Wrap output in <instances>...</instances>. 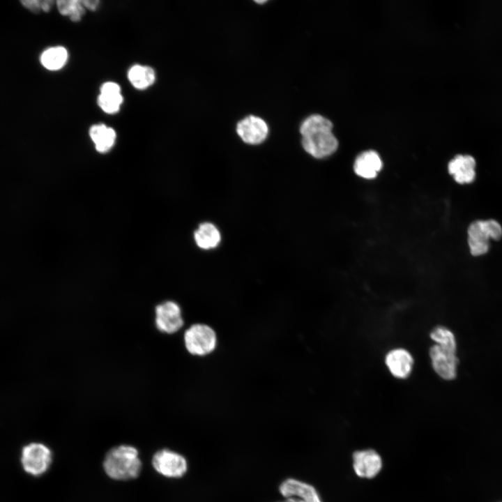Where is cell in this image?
Instances as JSON below:
<instances>
[{
	"mask_svg": "<svg viewBox=\"0 0 502 502\" xmlns=\"http://www.w3.org/2000/svg\"><path fill=\"white\" fill-rule=\"evenodd\" d=\"M277 502H285V501L283 500V501H277Z\"/></svg>",
	"mask_w": 502,
	"mask_h": 502,
	"instance_id": "484cf974",
	"label": "cell"
},
{
	"mask_svg": "<svg viewBox=\"0 0 502 502\" xmlns=\"http://www.w3.org/2000/svg\"><path fill=\"white\" fill-rule=\"evenodd\" d=\"M494 502H502V499H499V500L495 501H494Z\"/></svg>",
	"mask_w": 502,
	"mask_h": 502,
	"instance_id": "d4e9b609",
	"label": "cell"
},
{
	"mask_svg": "<svg viewBox=\"0 0 502 502\" xmlns=\"http://www.w3.org/2000/svg\"><path fill=\"white\" fill-rule=\"evenodd\" d=\"M385 363L392 375L402 379H406L410 375L413 359L407 350L397 348L386 354Z\"/></svg>",
	"mask_w": 502,
	"mask_h": 502,
	"instance_id": "8fae6325",
	"label": "cell"
},
{
	"mask_svg": "<svg viewBox=\"0 0 502 502\" xmlns=\"http://www.w3.org/2000/svg\"><path fill=\"white\" fill-rule=\"evenodd\" d=\"M279 492L285 502H323L313 485L294 478L282 481Z\"/></svg>",
	"mask_w": 502,
	"mask_h": 502,
	"instance_id": "52a82bcc",
	"label": "cell"
},
{
	"mask_svg": "<svg viewBox=\"0 0 502 502\" xmlns=\"http://www.w3.org/2000/svg\"><path fill=\"white\" fill-rule=\"evenodd\" d=\"M151 464L158 473L169 478H180L188 469L186 458L181 453L168 448L157 450L152 457Z\"/></svg>",
	"mask_w": 502,
	"mask_h": 502,
	"instance_id": "5b68a950",
	"label": "cell"
},
{
	"mask_svg": "<svg viewBox=\"0 0 502 502\" xmlns=\"http://www.w3.org/2000/svg\"><path fill=\"white\" fill-rule=\"evenodd\" d=\"M106 475L115 480H130L139 476L142 468L139 452L135 446L121 444L110 448L104 457Z\"/></svg>",
	"mask_w": 502,
	"mask_h": 502,
	"instance_id": "7a4b0ae2",
	"label": "cell"
},
{
	"mask_svg": "<svg viewBox=\"0 0 502 502\" xmlns=\"http://www.w3.org/2000/svg\"><path fill=\"white\" fill-rule=\"evenodd\" d=\"M236 132L245 143L257 145L266 139L268 127L261 118L250 115L237 123Z\"/></svg>",
	"mask_w": 502,
	"mask_h": 502,
	"instance_id": "9c48e42d",
	"label": "cell"
},
{
	"mask_svg": "<svg viewBox=\"0 0 502 502\" xmlns=\"http://www.w3.org/2000/svg\"><path fill=\"white\" fill-rule=\"evenodd\" d=\"M184 344L188 352L203 356L211 353L216 347L217 336L214 330L206 324H195L184 333Z\"/></svg>",
	"mask_w": 502,
	"mask_h": 502,
	"instance_id": "3957f363",
	"label": "cell"
},
{
	"mask_svg": "<svg viewBox=\"0 0 502 502\" xmlns=\"http://www.w3.org/2000/svg\"><path fill=\"white\" fill-rule=\"evenodd\" d=\"M120 91L119 86L114 82H108L101 86L98 103L105 112L114 114L119 110L123 102Z\"/></svg>",
	"mask_w": 502,
	"mask_h": 502,
	"instance_id": "5bb4252c",
	"label": "cell"
},
{
	"mask_svg": "<svg viewBox=\"0 0 502 502\" xmlns=\"http://www.w3.org/2000/svg\"><path fill=\"white\" fill-rule=\"evenodd\" d=\"M68 59L66 48L57 46L45 50L40 56L42 65L50 70H57L63 67Z\"/></svg>",
	"mask_w": 502,
	"mask_h": 502,
	"instance_id": "ac0fdd59",
	"label": "cell"
},
{
	"mask_svg": "<svg viewBox=\"0 0 502 502\" xmlns=\"http://www.w3.org/2000/svg\"><path fill=\"white\" fill-rule=\"evenodd\" d=\"M59 13L63 15L69 16L73 22H78L85 13V8L82 1L59 0L56 1Z\"/></svg>",
	"mask_w": 502,
	"mask_h": 502,
	"instance_id": "d6986e66",
	"label": "cell"
},
{
	"mask_svg": "<svg viewBox=\"0 0 502 502\" xmlns=\"http://www.w3.org/2000/svg\"><path fill=\"white\" fill-rule=\"evenodd\" d=\"M489 237L494 240H499L502 236V227L494 220H485Z\"/></svg>",
	"mask_w": 502,
	"mask_h": 502,
	"instance_id": "44dd1931",
	"label": "cell"
},
{
	"mask_svg": "<svg viewBox=\"0 0 502 502\" xmlns=\"http://www.w3.org/2000/svg\"><path fill=\"white\" fill-rule=\"evenodd\" d=\"M82 3L84 8L90 10H96L100 3L98 0H82Z\"/></svg>",
	"mask_w": 502,
	"mask_h": 502,
	"instance_id": "603a6c76",
	"label": "cell"
},
{
	"mask_svg": "<svg viewBox=\"0 0 502 502\" xmlns=\"http://www.w3.org/2000/svg\"><path fill=\"white\" fill-rule=\"evenodd\" d=\"M128 77L132 85L137 89H144L153 84L155 72L149 66L135 65L128 71Z\"/></svg>",
	"mask_w": 502,
	"mask_h": 502,
	"instance_id": "e0dca14e",
	"label": "cell"
},
{
	"mask_svg": "<svg viewBox=\"0 0 502 502\" xmlns=\"http://www.w3.org/2000/svg\"><path fill=\"white\" fill-rule=\"evenodd\" d=\"M89 135L100 153H105L114 146L116 132L104 124L93 125L89 130Z\"/></svg>",
	"mask_w": 502,
	"mask_h": 502,
	"instance_id": "2e32d148",
	"label": "cell"
},
{
	"mask_svg": "<svg viewBox=\"0 0 502 502\" xmlns=\"http://www.w3.org/2000/svg\"><path fill=\"white\" fill-rule=\"evenodd\" d=\"M155 325L162 333L172 335L183 326L180 305L175 301H166L155 307Z\"/></svg>",
	"mask_w": 502,
	"mask_h": 502,
	"instance_id": "8992f818",
	"label": "cell"
},
{
	"mask_svg": "<svg viewBox=\"0 0 502 502\" xmlns=\"http://www.w3.org/2000/svg\"><path fill=\"white\" fill-rule=\"evenodd\" d=\"M353 468L356 474L362 478H374L382 469L379 454L372 449L355 451L352 455Z\"/></svg>",
	"mask_w": 502,
	"mask_h": 502,
	"instance_id": "30bf717a",
	"label": "cell"
},
{
	"mask_svg": "<svg viewBox=\"0 0 502 502\" xmlns=\"http://www.w3.org/2000/svg\"><path fill=\"white\" fill-rule=\"evenodd\" d=\"M430 337L436 344L457 351L455 337L452 331L447 328L441 326L435 327L430 333Z\"/></svg>",
	"mask_w": 502,
	"mask_h": 502,
	"instance_id": "ffe728a7",
	"label": "cell"
},
{
	"mask_svg": "<svg viewBox=\"0 0 502 502\" xmlns=\"http://www.w3.org/2000/svg\"><path fill=\"white\" fill-rule=\"evenodd\" d=\"M382 167L379 154L374 151H367L358 155L353 165L355 173L365 178H373Z\"/></svg>",
	"mask_w": 502,
	"mask_h": 502,
	"instance_id": "4fadbf2b",
	"label": "cell"
},
{
	"mask_svg": "<svg viewBox=\"0 0 502 502\" xmlns=\"http://www.w3.org/2000/svg\"><path fill=\"white\" fill-rule=\"evenodd\" d=\"M194 238L197 245L203 250L215 248L221 241L219 229L211 222L200 224L195 232Z\"/></svg>",
	"mask_w": 502,
	"mask_h": 502,
	"instance_id": "9a60e30c",
	"label": "cell"
},
{
	"mask_svg": "<svg viewBox=\"0 0 502 502\" xmlns=\"http://www.w3.org/2000/svg\"><path fill=\"white\" fill-rule=\"evenodd\" d=\"M476 160L471 155H458L448 165V172L460 184L472 183L476 177Z\"/></svg>",
	"mask_w": 502,
	"mask_h": 502,
	"instance_id": "7c38bea8",
	"label": "cell"
},
{
	"mask_svg": "<svg viewBox=\"0 0 502 502\" xmlns=\"http://www.w3.org/2000/svg\"><path fill=\"white\" fill-rule=\"evenodd\" d=\"M52 457L48 446L41 443H31L22 448L21 463L27 473L38 477L49 470Z\"/></svg>",
	"mask_w": 502,
	"mask_h": 502,
	"instance_id": "277c9868",
	"label": "cell"
},
{
	"mask_svg": "<svg viewBox=\"0 0 502 502\" xmlns=\"http://www.w3.org/2000/svg\"><path fill=\"white\" fill-rule=\"evenodd\" d=\"M429 353L432 367L441 378L452 380L456 377L458 359L455 351L435 344Z\"/></svg>",
	"mask_w": 502,
	"mask_h": 502,
	"instance_id": "ba28073f",
	"label": "cell"
},
{
	"mask_svg": "<svg viewBox=\"0 0 502 502\" xmlns=\"http://www.w3.org/2000/svg\"><path fill=\"white\" fill-rule=\"evenodd\" d=\"M332 129V122L321 115L307 117L300 127L304 150L316 158L333 154L338 147V142Z\"/></svg>",
	"mask_w": 502,
	"mask_h": 502,
	"instance_id": "6da1fadb",
	"label": "cell"
},
{
	"mask_svg": "<svg viewBox=\"0 0 502 502\" xmlns=\"http://www.w3.org/2000/svg\"><path fill=\"white\" fill-rule=\"evenodd\" d=\"M24 7L33 13H39L42 10V0H26L22 1Z\"/></svg>",
	"mask_w": 502,
	"mask_h": 502,
	"instance_id": "7402d4cb",
	"label": "cell"
},
{
	"mask_svg": "<svg viewBox=\"0 0 502 502\" xmlns=\"http://www.w3.org/2000/svg\"><path fill=\"white\" fill-rule=\"evenodd\" d=\"M54 3V1L52 0H42V10L44 12H48L52 8Z\"/></svg>",
	"mask_w": 502,
	"mask_h": 502,
	"instance_id": "cb8c5ba5",
	"label": "cell"
}]
</instances>
